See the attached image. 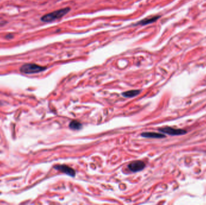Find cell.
I'll return each instance as SVG.
<instances>
[{
	"instance_id": "52a82bcc",
	"label": "cell",
	"mask_w": 206,
	"mask_h": 205,
	"mask_svg": "<svg viewBox=\"0 0 206 205\" xmlns=\"http://www.w3.org/2000/svg\"><path fill=\"white\" fill-rule=\"evenodd\" d=\"M160 17V16H155L143 19L140 21L139 22H138L136 24V25H148L149 24L153 23V22H156Z\"/></svg>"
},
{
	"instance_id": "3957f363",
	"label": "cell",
	"mask_w": 206,
	"mask_h": 205,
	"mask_svg": "<svg viewBox=\"0 0 206 205\" xmlns=\"http://www.w3.org/2000/svg\"><path fill=\"white\" fill-rule=\"evenodd\" d=\"M160 132L170 135H181L186 134L187 132L183 129H175L171 127H165L158 129Z\"/></svg>"
},
{
	"instance_id": "5b68a950",
	"label": "cell",
	"mask_w": 206,
	"mask_h": 205,
	"mask_svg": "<svg viewBox=\"0 0 206 205\" xmlns=\"http://www.w3.org/2000/svg\"><path fill=\"white\" fill-rule=\"evenodd\" d=\"M145 167V163L142 161L138 160L131 162L128 166V169L132 172H138L143 170Z\"/></svg>"
},
{
	"instance_id": "7a4b0ae2",
	"label": "cell",
	"mask_w": 206,
	"mask_h": 205,
	"mask_svg": "<svg viewBox=\"0 0 206 205\" xmlns=\"http://www.w3.org/2000/svg\"><path fill=\"white\" fill-rule=\"evenodd\" d=\"M47 69L46 67H43L33 63H27L22 65L20 68L21 72L25 74H37Z\"/></svg>"
},
{
	"instance_id": "6da1fadb",
	"label": "cell",
	"mask_w": 206,
	"mask_h": 205,
	"mask_svg": "<svg viewBox=\"0 0 206 205\" xmlns=\"http://www.w3.org/2000/svg\"><path fill=\"white\" fill-rule=\"evenodd\" d=\"M70 10V8L65 7L48 13L41 18V21L45 22H50L57 19H59L66 15Z\"/></svg>"
},
{
	"instance_id": "ba28073f",
	"label": "cell",
	"mask_w": 206,
	"mask_h": 205,
	"mask_svg": "<svg viewBox=\"0 0 206 205\" xmlns=\"http://www.w3.org/2000/svg\"><path fill=\"white\" fill-rule=\"evenodd\" d=\"M140 92H141V90H129V91L123 92L122 93V96L128 98L134 97L137 95H138Z\"/></svg>"
},
{
	"instance_id": "30bf717a",
	"label": "cell",
	"mask_w": 206,
	"mask_h": 205,
	"mask_svg": "<svg viewBox=\"0 0 206 205\" xmlns=\"http://www.w3.org/2000/svg\"><path fill=\"white\" fill-rule=\"evenodd\" d=\"M6 37H7V38H9V39H10V38H11V37H13V36H10V35H8V36H6Z\"/></svg>"
},
{
	"instance_id": "277c9868",
	"label": "cell",
	"mask_w": 206,
	"mask_h": 205,
	"mask_svg": "<svg viewBox=\"0 0 206 205\" xmlns=\"http://www.w3.org/2000/svg\"><path fill=\"white\" fill-rule=\"evenodd\" d=\"M54 168L69 176L71 177L76 176V171L72 168L69 167L67 165H65V164L55 165L54 166Z\"/></svg>"
},
{
	"instance_id": "9c48e42d",
	"label": "cell",
	"mask_w": 206,
	"mask_h": 205,
	"mask_svg": "<svg viewBox=\"0 0 206 205\" xmlns=\"http://www.w3.org/2000/svg\"><path fill=\"white\" fill-rule=\"evenodd\" d=\"M69 127L72 130H80L83 128L82 124L77 120H72L69 123Z\"/></svg>"
},
{
	"instance_id": "8992f818",
	"label": "cell",
	"mask_w": 206,
	"mask_h": 205,
	"mask_svg": "<svg viewBox=\"0 0 206 205\" xmlns=\"http://www.w3.org/2000/svg\"><path fill=\"white\" fill-rule=\"evenodd\" d=\"M141 136L144 138H165V135L161 133H156L153 132H145L141 134Z\"/></svg>"
}]
</instances>
